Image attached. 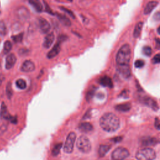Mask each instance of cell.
Segmentation results:
<instances>
[{"instance_id":"obj_34","label":"cell","mask_w":160,"mask_h":160,"mask_svg":"<svg viewBox=\"0 0 160 160\" xmlns=\"http://www.w3.org/2000/svg\"><path fill=\"white\" fill-rule=\"evenodd\" d=\"M144 62L141 59H138L134 62L135 67L138 68H142V67L144 66Z\"/></svg>"},{"instance_id":"obj_26","label":"cell","mask_w":160,"mask_h":160,"mask_svg":"<svg viewBox=\"0 0 160 160\" xmlns=\"http://www.w3.org/2000/svg\"><path fill=\"white\" fill-rule=\"evenodd\" d=\"M16 86L20 89H24L27 86L26 82L22 79H18L16 82Z\"/></svg>"},{"instance_id":"obj_6","label":"cell","mask_w":160,"mask_h":160,"mask_svg":"<svg viewBox=\"0 0 160 160\" xmlns=\"http://www.w3.org/2000/svg\"><path fill=\"white\" fill-rule=\"evenodd\" d=\"M129 156V152L127 149L123 147H118L112 152L111 158L115 160H122L127 158Z\"/></svg>"},{"instance_id":"obj_9","label":"cell","mask_w":160,"mask_h":160,"mask_svg":"<svg viewBox=\"0 0 160 160\" xmlns=\"http://www.w3.org/2000/svg\"><path fill=\"white\" fill-rule=\"evenodd\" d=\"M117 69L119 74L124 78H128L131 76V70L128 65H117Z\"/></svg>"},{"instance_id":"obj_20","label":"cell","mask_w":160,"mask_h":160,"mask_svg":"<svg viewBox=\"0 0 160 160\" xmlns=\"http://www.w3.org/2000/svg\"><path fill=\"white\" fill-rule=\"evenodd\" d=\"M55 14L56 15V16L58 18V19L59 20V21L62 24H63L64 26H71V21L66 16H64L62 14H60V13H55Z\"/></svg>"},{"instance_id":"obj_17","label":"cell","mask_w":160,"mask_h":160,"mask_svg":"<svg viewBox=\"0 0 160 160\" xmlns=\"http://www.w3.org/2000/svg\"><path fill=\"white\" fill-rule=\"evenodd\" d=\"M79 129L81 131L83 132H88L92 130L93 126L91 123L88 122H83L79 124Z\"/></svg>"},{"instance_id":"obj_4","label":"cell","mask_w":160,"mask_h":160,"mask_svg":"<svg viewBox=\"0 0 160 160\" xmlns=\"http://www.w3.org/2000/svg\"><path fill=\"white\" fill-rule=\"evenodd\" d=\"M76 146L78 149L84 153H88L91 149V144L89 139L86 136L83 135L78 138Z\"/></svg>"},{"instance_id":"obj_1","label":"cell","mask_w":160,"mask_h":160,"mask_svg":"<svg viewBox=\"0 0 160 160\" xmlns=\"http://www.w3.org/2000/svg\"><path fill=\"white\" fill-rule=\"evenodd\" d=\"M99 124L103 130L108 132H114L119 128L120 120L114 113L107 112L100 118Z\"/></svg>"},{"instance_id":"obj_18","label":"cell","mask_w":160,"mask_h":160,"mask_svg":"<svg viewBox=\"0 0 160 160\" xmlns=\"http://www.w3.org/2000/svg\"><path fill=\"white\" fill-rule=\"evenodd\" d=\"M158 2L155 1H149L146 6L144 9V13L145 14H149L158 5Z\"/></svg>"},{"instance_id":"obj_11","label":"cell","mask_w":160,"mask_h":160,"mask_svg":"<svg viewBox=\"0 0 160 160\" xmlns=\"http://www.w3.org/2000/svg\"><path fill=\"white\" fill-rule=\"evenodd\" d=\"M39 24L40 30L42 33H47L51 29V25L46 19L42 18H39Z\"/></svg>"},{"instance_id":"obj_7","label":"cell","mask_w":160,"mask_h":160,"mask_svg":"<svg viewBox=\"0 0 160 160\" xmlns=\"http://www.w3.org/2000/svg\"><path fill=\"white\" fill-rule=\"evenodd\" d=\"M67 37L64 35H61L59 37L58 41L56 43V44L54 46L52 49L47 54V58L49 59H52L56 56L60 52L61 50V42H62L64 40L66 39Z\"/></svg>"},{"instance_id":"obj_41","label":"cell","mask_w":160,"mask_h":160,"mask_svg":"<svg viewBox=\"0 0 160 160\" xmlns=\"http://www.w3.org/2000/svg\"><path fill=\"white\" fill-rule=\"evenodd\" d=\"M68 1H70V2H71L72 0H68Z\"/></svg>"},{"instance_id":"obj_14","label":"cell","mask_w":160,"mask_h":160,"mask_svg":"<svg viewBox=\"0 0 160 160\" xmlns=\"http://www.w3.org/2000/svg\"><path fill=\"white\" fill-rule=\"evenodd\" d=\"M0 116L1 118H2L4 119H6V120H9L11 121V119H12V116L10 115V114L9 113L7 107L5 105L4 102H2L1 104V112H0Z\"/></svg>"},{"instance_id":"obj_15","label":"cell","mask_w":160,"mask_h":160,"mask_svg":"<svg viewBox=\"0 0 160 160\" xmlns=\"http://www.w3.org/2000/svg\"><path fill=\"white\" fill-rule=\"evenodd\" d=\"M54 40V35L53 32H50L44 38V42H43V46L45 48H49L51 46L53 41Z\"/></svg>"},{"instance_id":"obj_27","label":"cell","mask_w":160,"mask_h":160,"mask_svg":"<svg viewBox=\"0 0 160 160\" xmlns=\"http://www.w3.org/2000/svg\"><path fill=\"white\" fill-rule=\"evenodd\" d=\"M6 92L7 97L8 98V99H10L11 98V97L12 96V94H13L11 82H8V84H7V85H6Z\"/></svg>"},{"instance_id":"obj_28","label":"cell","mask_w":160,"mask_h":160,"mask_svg":"<svg viewBox=\"0 0 160 160\" xmlns=\"http://www.w3.org/2000/svg\"><path fill=\"white\" fill-rule=\"evenodd\" d=\"M95 91H96V88L94 87H92L87 92L86 96V99L87 101H89L92 98V97L95 94Z\"/></svg>"},{"instance_id":"obj_39","label":"cell","mask_w":160,"mask_h":160,"mask_svg":"<svg viewBox=\"0 0 160 160\" xmlns=\"http://www.w3.org/2000/svg\"><path fill=\"white\" fill-rule=\"evenodd\" d=\"M4 80V76L3 74H0V86L1 84V83L3 82V81Z\"/></svg>"},{"instance_id":"obj_36","label":"cell","mask_w":160,"mask_h":160,"mask_svg":"<svg viewBox=\"0 0 160 160\" xmlns=\"http://www.w3.org/2000/svg\"><path fill=\"white\" fill-rule=\"evenodd\" d=\"M45 4V9H46V12H48V13H49V14H55V13H53V12H52V11L51 9V8H49V5L48 4H47L46 2L44 3Z\"/></svg>"},{"instance_id":"obj_16","label":"cell","mask_w":160,"mask_h":160,"mask_svg":"<svg viewBox=\"0 0 160 160\" xmlns=\"http://www.w3.org/2000/svg\"><path fill=\"white\" fill-rule=\"evenodd\" d=\"M99 83L102 86H105V87L112 88V86H113V83H112L111 79L108 76H104L101 77L99 79Z\"/></svg>"},{"instance_id":"obj_32","label":"cell","mask_w":160,"mask_h":160,"mask_svg":"<svg viewBox=\"0 0 160 160\" xmlns=\"http://www.w3.org/2000/svg\"><path fill=\"white\" fill-rule=\"evenodd\" d=\"M60 9H61L62 11H63L64 12H65L66 13H67V14H68L69 16H71L72 18H73V19L75 18V15H74V12H73L71 10H70V9H69L65 8V7H62V6H60Z\"/></svg>"},{"instance_id":"obj_38","label":"cell","mask_w":160,"mask_h":160,"mask_svg":"<svg viewBox=\"0 0 160 160\" xmlns=\"http://www.w3.org/2000/svg\"><path fill=\"white\" fill-rule=\"evenodd\" d=\"M154 18H155V19H156V20H159V19H160V12H157L155 15H154Z\"/></svg>"},{"instance_id":"obj_24","label":"cell","mask_w":160,"mask_h":160,"mask_svg":"<svg viewBox=\"0 0 160 160\" xmlns=\"http://www.w3.org/2000/svg\"><path fill=\"white\" fill-rule=\"evenodd\" d=\"M143 26V22H139L135 26L134 32H133V36L134 38H138L140 35L141 31L142 30Z\"/></svg>"},{"instance_id":"obj_29","label":"cell","mask_w":160,"mask_h":160,"mask_svg":"<svg viewBox=\"0 0 160 160\" xmlns=\"http://www.w3.org/2000/svg\"><path fill=\"white\" fill-rule=\"evenodd\" d=\"M12 48V43L9 41H6L4 44L3 52L4 54H8Z\"/></svg>"},{"instance_id":"obj_37","label":"cell","mask_w":160,"mask_h":160,"mask_svg":"<svg viewBox=\"0 0 160 160\" xmlns=\"http://www.w3.org/2000/svg\"><path fill=\"white\" fill-rule=\"evenodd\" d=\"M155 127L158 129H160V122L158 121V120L156 121V122H155Z\"/></svg>"},{"instance_id":"obj_23","label":"cell","mask_w":160,"mask_h":160,"mask_svg":"<svg viewBox=\"0 0 160 160\" xmlns=\"http://www.w3.org/2000/svg\"><path fill=\"white\" fill-rule=\"evenodd\" d=\"M111 149V146L109 145H104L101 144L99 146L98 154L100 157H103L105 156V154L109 151V150Z\"/></svg>"},{"instance_id":"obj_2","label":"cell","mask_w":160,"mask_h":160,"mask_svg":"<svg viewBox=\"0 0 160 160\" xmlns=\"http://www.w3.org/2000/svg\"><path fill=\"white\" fill-rule=\"evenodd\" d=\"M131 56V48L128 44H124L119 50L116 60L117 65H128Z\"/></svg>"},{"instance_id":"obj_12","label":"cell","mask_w":160,"mask_h":160,"mask_svg":"<svg viewBox=\"0 0 160 160\" xmlns=\"http://www.w3.org/2000/svg\"><path fill=\"white\" fill-rule=\"evenodd\" d=\"M16 62V57L14 54H10L6 58V68L7 69H11Z\"/></svg>"},{"instance_id":"obj_30","label":"cell","mask_w":160,"mask_h":160,"mask_svg":"<svg viewBox=\"0 0 160 160\" xmlns=\"http://www.w3.org/2000/svg\"><path fill=\"white\" fill-rule=\"evenodd\" d=\"M7 34V28L5 23L0 21V36H5Z\"/></svg>"},{"instance_id":"obj_21","label":"cell","mask_w":160,"mask_h":160,"mask_svg":"<svg viewBox=\"0 0 160 160\" xmlns=\"http://www.w3.org/2000/svg\"><path fill=\"white\" fill-rule=\"evenodd\" d=\"M156 143H157V140L151 137L144 138L141 141V144H142V146H153Z\"/></svg>"},{"instance_id":"obj_22","label":"cell","mask_w":160,"mask_h":160,"mask_svg":"<svg viewBox=\"0 0 160 160\" xmlns=\"http://www.w3.org/2000/svg\"><path fill=\"white\" fill-rule=\"evenodd\" d=\"M131 108V104L129 103H123V104H120L117 105L115 108L117 111H122V112H126L130 110Z\"/></svg>"},{"instance_id":"obj_40","label":"cell","mask_w":160,"mask_h":160,"mask_svg":"<svg viewBox=\"0 0 160 160\" xmlns=\"http://www.w3.org/2000/svg\"><path fill=\"white\" fill-rule=\"evenodd\" d=\"M158 32L159 34H160V26H159V28H158Z\"/></svg>"},{"instance_id":"obj_3","label":"cell","mask_w":160,"mask_h":160,"mask_svg":"<svg viewBox=\"0 0 160 160\" xmlns=\"http://www.w3.org/2000/svg\"><path fill=\"white\" fill-rule=\"evenodd\" d=\"M136 158L139 160H151L156 158V152L150 148H145L137 152Z\"/></svg>"},{"instance_id":"obj_10","label":"cell","mask_w":160,"mask_h":160,"mask_svg":"<svg viewBox=\"0 0 160 160\" xmlns=\"http://www.w3.org/2000/svg\"><path fill=\"white\" fill-rule=\"evenodd\" d=\"M35 69L34 62L30 60H26L21 66V70L24 72H32Z\"/></svg>"},{"instance_id":"obj_35","label":"cell","mask_w":160,"mask_h":160,"mask_svg":"<svg viewBox=\"0 0 160 160\" xmlns=\"http://www.w3.org/2000/svg\"><path fill=\"white\" fill-rule=\"evenodd\" d=\"M152 61L154 64H158V63H160V53L159 54H156L152 59Z\"/></svg>"},{"instance_id":"obj_5","label":"cell","mask_w":160,"mask_h":160,"mask_svg":"<svg viewBox=\"0 0 160 160\" xmlns=\"http://www.w3.org/2000/svg\"><path fill=\"white\" fill-rule=\"evenodd\" d=\"M76 134L74 132H71L67 136L64 145V151L66 153H71L73 151L74 144L76 140Z\"/></svg>"},{"instance_id":"obj_31","label":"cell","mask_w":160,"mask_h":160,"mask_svg":"<svg viewBox=\"0 0 160 160\" xmlns=\"http://www.w3.org/2000/svg\"><path fill=\"white\" fill-rule=\"evenodd\" d=\"M11 38L12 39L13 41L15 42H21L23 38V33H19L17 35L12 36Z\"/></svg>"},{"instance_id":"obj_33","label":"cell","mask_w":160,"mask_h":160,"mask_svg":"<svg viewBox=\"0 0 160 160\" xmlns=\"http://www.w3.org/2000/svg\"><path fill=\"white\" fill-rule=\"evenodd\" d=\"M142 52L144 54L149 56L152 53V49L149 46H144L142 48Z\"/></svg>"},{"instance_id":"obj_19","label":"cell","mask_w":160,"mask_h":160,"mask_svg":"<svg viewBox=\"0 0 160 160\" xmlns=\"http://www.w3.org/2000/svg\"><path fill=\"white\" fill-rule=\"evenodd\" d=\"M29 4L34 8V9L38 12L42 11L43 7L39 0H28Z\"/></svg>"},{"instance_id":"obj_25","label":"cell","mask_w":160,"mask_h":160,"mask_svg":"<svg viewBox=\"0 0 160 160\" xmlns=\"http://www.w3.org/2000/svg\"><path fill=\"white\" fill-rule=\"evenodd\" d=\"M61 148H62V143H59L56 144L52 149V155L53 156H58L60 152V150Z\"/></svg>"},{"instance_id":"obj_8","label":"cell","mask_w":160,"mask_h":160,"mask_svg":"<svg viewBox=\"0 0 160 160\" xmlns=\"http://www.w3.org/2000/svg\"><path fill=\"white\" fill-rule=\"evenodd\" d=\"M16 15L18 19L22 21H25L29 18L30 13L29 10L25 7H20L16 11Z\"/></svg>"},{"instance_id":"obj_42","label":"cell","mask_w":160,"mask_h":160,"mask_svg":"<svg viewBox=\"0 0 160 160\" xmlns=\"http://www.w3.org/2000/svg\"><path fill=\"white\" fill-rule=\"evenodd\" d=\"M0 14H1V12H0Z\"/></svg>"},{"instance_id":"obj_13","label":"cell","mask_w":160,"mask_h":160,"mask_svg":"<svg viewBox=\"0 0 160 160\" xmlns=\"http://www.w3.org/2000/svg\"><path fill=\"white\" fill-rule=\"evenodd\" d=\"M141 101L142 102V103H144L146 106H148L149 107L151 108L154 110H156L158 109V104L156 103V102L149 97H144L141 99Z\"/></svg>"}]
</instances>
